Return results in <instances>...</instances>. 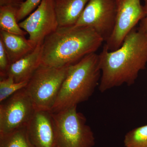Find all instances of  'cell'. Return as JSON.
I'll return each instance as SVG.
<instances>
[{
    "label": "cell",
    "mask_w": 147,
    "mask_h": 147,
    "mask_svg": "<svg viewBox=\"0 0 147 147\" xmlns=\"http://www.w3.org/2000/svg\"><path fill=\"white\" fill-rule=\"evenodd\" d=\"M24 1V0H0V6H12L19 8Z\"/></svg>",
    "instance_id": "cell-21"
},
{
    "label": "cell",
    "mask_w": 147,
    "mask_h": 147,
    "mask_svg": "<svg viewBox=\"0 0 147 147\" xmlns=\"http://www.w3.org/2000/svg\"><path fill=\"white\" fill-rule=\"evenodd\" d=\"M77 106L53 113L57 132V147H93L95 137Z\"/></svg>",
    "instance_id": "cell-5"
},
{
    "label": "cell",
    "mask_w": 147,
    "mask_h": 147,
    "mask_svg": "<svg viewBox=\"0 0 147 147\" xmlns=\"http://www.w3.org/2000/svg\"><path fill=\"white\" fill-rule=\"evenodd\" d=\"M42 44L37 45L33 51L11 64L7 76L12 77L17 83L29 81L42 64Z\"/></svg>",
    "instance_id": "cell-11"
},
{
    "label": "cell",
    "mask_w": 147,
    "mask_h": 147,
    "mask_svg": "<svg viewBox=\"0 0 147 147\" xmlns=\"http://www.w3.org/2000/svg\"><path fill=\"white\" fill-rule=\"evenodd\" d=\"M89 0H55L59 27L76 25Z\"/></svg>",
    "instance_id": "cell-13"
},
{
    "label": "cell",
    "mask_w": 147,
    "mask_h": 147,
    "mask_svg": "<svg viewBox=\"0 0 147 147\" xmlns=\"http://www.w3.org/2000/svg\"><path fill=\"white\" fill-rule=\"evenodd\" d=\"M101 75L98 85L102 92L123 84L131 86L147 63V34L134 28L121 47L109 51L103 46L99 55Z\"/></svg>",
    "instance_id": "cell-1"
},
{
    "label": "cell",
    "mask_w": 147,
    "mask_h": 147,
    "mask_svg": "<svg viewBox=\"0 0 147 147\" xmlns=\"http://www.w3.org/2000/svg\"><path fill=\"white\" fill-rule=\"evenodd\" d=\"M36 110L25 88L13 94L0 105V134L26 127Z\"/></svg>",
    "instance_id": "cell-6"
},
{
    "label": "cell",
    "mask_w": 147,
    "mask_h": 147,
    "mask_svg": "<svg viewBox=\"0 0 147 147\" xmlns=\"http://www.w3.org/2000/svg\"><path fill=\"white\" fill-rule=\"evenodd\" d=\"M8 55L2 42L0 40V76L1 78L7 77V71L10 65Z\"/></svg>",
    "instance_id": "cell-19"
},
{
    "label": "cell",
    "mask_w": 147,
    "mask_h": 147,
    "mask_svg": "<svg viewBox=\"0 0 147 147\" xmlns=\"http://www.w3.org/2000/svg\"><path fill=\"white\" fill-rule=\"evenodd\" d=\"M143 1L144 2V7L146 15L144 18L140 21L139 26L137 28L141 32L147 34V0Z\"/></svg>",
    "instance_id": "cell-20"
},
{
    "label": "cell",
    "mask_w": 147,
    "mask_h": 147,
    "mask_svg": "<svg viewBox=\"0 0 147 147\" xmlns=\"http://www.w3.org/2000/svg\"><path fill=\"white\" fill-rule=\"evenodd\" d=\"M29 81L16 82L12 77L7 76L1 78L0 81V102L7 99L16 92L26 86Z\"/></svg>",
    "instance_id": "cell-17"
},
{
    "label": "cell",
    "mask_w": 147,
    "mask_h": 147,
    "mask_svg": "<svg viewBox=\"0 0 147 147\" xmlns=\"http://www.w3.org/2000/svg\"><path fill=\"white\" fill-rule=\"evenodd\" d=\"M103 42L91 27H59L42 42V64L56 68L69 66L95 53Z\"/></svg>",
    "instance_id": "cell-2"
},
{
    "label": "cell",
    "mask_w": 147,
    "mask_h": 147,
    "mask_svg": "<svg viewBox=\"0 0 147 147\" xmlns=\"http://www.w3.org/2000/svg\"><path fill=\"white\" fill-rule=\"evenodd\" d=\"M0 147H34L30 141L26 127L0 134Z\"/></svg>",
    "instance_id": "cell-15"
},
{
    "label": "cell",
    "mask_w": 147,
    "mask_h": 147,
    "mask_svg": "<svg viewBox=\"0 0 147 147\" xmlns=\"http://www.w3.org/2000/svg\"><path fill=\"white\" fill-rule=\"evenodd\" d=\"M26 129L34 147H57L56 126L52 112L36 110Z\"/></svg>",
    "instance_id": "cell-10"
},
{
    "label": "cell",
    "mask_w": 147,
    "mask_h": 147,
    "mask_svg": "<svg viewBox=\"0 0 147 147\" xmlns=\"http://www.w3.org/2000/svg\"><path fill=\"white\" fill-rule=\"evenodd\" d=\"M36 45L42 43L46 37L59 27L55 9V0H42L37 8L25 20L19 23Z\"/></svg>",
    "instance_id": "cell-9"
},
{
    "label": "cell",
    "mask_w": 147,
    "mask_h": 147,
    "mask_svg": "<svg viewBox=\"0 0 147 147\" xmlns=\"http://www.w3.org/2000/svg\"><path fill=\"white\" fill-rule=\"evenodd\" d=\"M18 9L12 6H0V30L25 36L28 33L21 28L17 21Z\"/></svg>",
    "instance_id": "cell-14"
},
{
    "label": "cell",
    "mask_w": 147,
    "mask_h": 147,
    "mask_svg": "<svg viewBox=\"0 0 147 147\" xmlns=\"http://www.w3.org/2000/svg\"><path fill=\"white\" fill-rule=\"evenodd\" d=\"M69 67L56 68L41 64L35 71L25 89L36 110L52 111Z\"/></svg>",
    "instance_id": "cell-4"
},
{
    "label": "cell",
    "mask_w": 147,
    "mask_h": 147,
    "mask_svg": "<svg viewBox=\"0 0 147 147\" xmlns=\"http://www.w3.org/2000/svg\"><path fill=\"white\" fill-rule=\"evenodd\" d=\"M42 0H26L18 9L17 14V21L23 20L38 6Z\"/></svg>",
    "instance_id": "cell-18"
},
{
    "label": "cell",
    "mask_w": 147,
    "mask_h": 147,
    "mask_svg": "<svg viewBox=\"0 0 147 147\" xmlns=\"http://www.w3.org/2000/svg\"><path fill=\"white\" fill-rule=\"evenodd\" d=\"M116 0H89L76 26L90 27L106 42L115 22Z\"/></svg>",
    "instance_id": "cell-8"
},
{
    "label": "cell",
    "mask_w": 147,
    "mask_h": 147,
    "mask_svg": "<svg viewBox=\"0 0 147 147\" xmlns=\"http://www.w3.org/2000/svg\"><path fill=\"white\" fill-rule=\"evenodd\" d=\"M0 40L8 55L10 64L24 57L34 50L37 46L25 36L0 30Z\"/></svg>",
    "instance_id": "cell-12"
},
{
    "label": "cell",
    "mask_w": 147,
    "mask_h": 147,
    "mask_svg": "<svg viewBox=\"0 0 147 147\" xmlns=\"http://www.w3.org/2000/svg\"><path fill=\"white\" fill-rule=\"evenodd\" d=\"M125 147H147V125L132 129L124 139Z\"/></svg>",
    "instance_id": "cell-16"
},
{
    "label": "cell",
    "mask_w": 147,
    "mask_h": 147,
    "mask_svg": "<svg viewBox=\"0 0 147 147\" xmlns=\"http://www.w3.org/2000/svg\"><path fill=\"white\" fill-rule=\"evenodd\" d=\"M101 75L99 56L95 53L69 66L51 112L57 113L88 100L99 85Z\"/></svg>",
    "instance_id": "cell-3"
},
{
    "label": "cell",
    "mask_w": 147,
    "mask_h": 147,
    "mask_svg": "<svg viewBox=\"0 0 147 147\" xmlns=\"http://www.w3.org/2000/svg\"><path fill=\"white\" fill-rule=\"evenodd\" d=\"M116 4L114 30L104 45L110 52L121 47L127 34L146 15L141 0H116Z\"/></svg>",
    "instance_id": "cell-7"
}]
</instances>
